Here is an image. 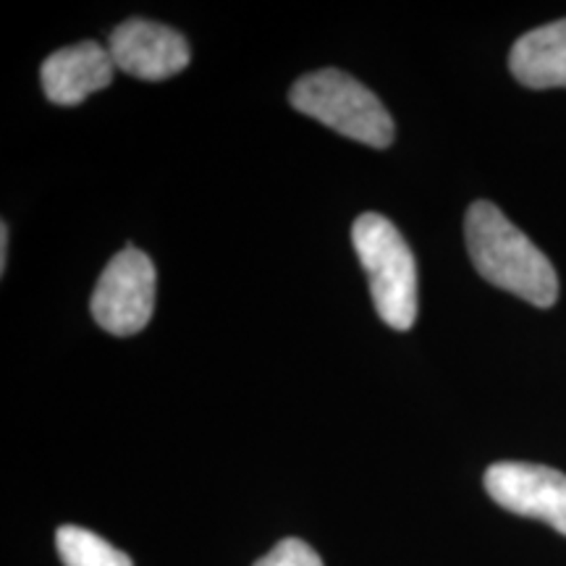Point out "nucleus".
Listing matches in <instances>:
<instances>
[{"label":"nucleus","instance_id":"nucleus-9","mask_svg":"<svg viewBox=\"0 0 566 566\" xmlns=\"http://www.w3.org/2000/svg\"><path fill=\"white\" fill-rule=\"evenodd\" d=\"M59 556L66 566H134L124 551L113 548L101 535L76 525H63L55 533Z\"/></svg>","mask_w":566,"mask_h":566},{"label":"nucleus","instance_id":"nucleus-5","mask_svg":"<svg viewBox=\"0 0 566 566\" xmlns=\"http://www.w3.org/2000/svg\"><path fill=\"white\" fill-rule=\"evenodd\" d=\"M485 491L516 516L548 522L566 535V475L543 464L499 462L485 472Z\"/></svg>","mask_w":566,"mask_h":566},{"label":"nucleus","instance_id":"nucleus-2","mask_svg":"<svg viewBox=\"0 0 566 566\" xmlns=\"http://www.w3.org/2000/svg\"><path fill=\"white\" fill-rule=\"evenodd\" d=\"M352 244L365 273L380 321L409 331L417 321V265L401 231L378 212H365L352 226Z\"/></svg>","mask_w":566,"mask_h":566},{"label":"nucleus","instance_id":"nucleus-1","mask_svg":"<svg viewBox=\"0 0 566 566\" xmlns=\"http://www.w3.org/2000/svg\"><path fill=\"white\" fill-rule=\"evenodd\" d=\"M467 252L488 283L535 307L558 300V275L551 260L493 202H472L464 221Z\"/></svg>","mask_w":566,"mask_h":566},{"label":"nucleus","instance_id":"nucleus-10","mask_svg":"<svg viewBox=\"0 0 566 566\" xmlns=\"http://www.w3.org/2000/svg\"><path fill=\"white\" fill-rule=\"evenodd\" d=\"M254 566H323V558L300 537H286Z\"/></svg>","mask_w":566,"mask_h":566},{"label":"nucleus","instance_id":"nucleus-8","mask_svg":"<svg viewBox=\"0 0 566 566\" xmlns=\"http://www.w3.org/2000/svg\"><path fill=\"white\" fill-rule=\"evenodd\" d=\"M509 69L530 90L566 87V19L522 34L509 55Z\"/></svg>","mask_w":566,"mask_h":566},{"label":"nucleus","instance_id":"nucleus-6","mask_svg":"<svg viewBox=\"0 0 566 566\" xmlns=\"http://www.w3.org/2000/svg\"><path fill=\"white\" fill-rule=\"evenodd\" d=\"M108 51L116 69L137 80L160 82L189 66L192 51L171 27L147 19H129L111 32Z\"/></svg>","mask_w":566,"mask_h":566},{"label":"nucleus","instance_id":"nucleus-7","mask_svg":"<svg viewBox=\"0 0 566 566\" xmlns=\"http://www.w3.org/2000/svg\"><path fill=\"white\" fill-rule=\"evenodd\" d=\"M113 76H116V63L111 51L90 40L48 55L40 71L42 90L55 105L82 103L92 92L108 87Z\"/></svg>","mask_w":566,"mask_h":566},{"label":"nucleus","instance_id":"nucleus-4","mask_svg":"<svg viewBox=\"0 0 566 566\" xmlns=\"http://www.w3.org/2000/svg\"><path fill=\"white\" fill-rule=\"evenodd\" d=\"M158 273L153 260L137 247L126 244L116 258L105 265L92 294V317L113 336H132L145 331L155 310Z\"/></svg>","mask_w":566,"mask_h":566},{"label":"nucleus","instance_id":"nucleus-11","mask_svg":"<svg viewBox=\"0 0 566 566\" xmlns=\"http://www.w3.org/2000/svg\"><path fill=\"white\" fill-rule=\"evenodd\" d=\"M0 271H6V263H9V226H0Z\"/></svg>","mask_w":566,"mask_h":566},{"label":"nucleus","instance_id":"nucleus-3","mask_svg":"<svg viewBox=\"0 0 566 566\" xmlns=\"http://www.w3.org/2000/svg\"><path fill=\"white\" fill-rule=\"evenodd\" d=\"M289 103L304 116L370 147H391L394 118L384 103L338 69H321L294 82Z\"/></svg>","mask_w":566,"mask_h":566}]
</instances>
